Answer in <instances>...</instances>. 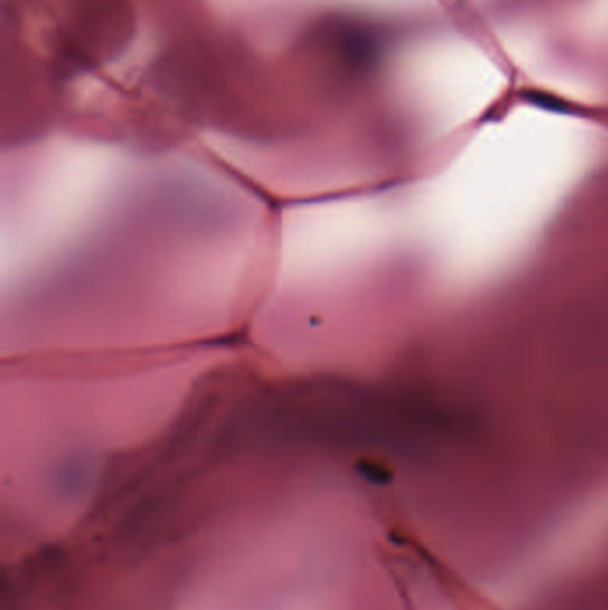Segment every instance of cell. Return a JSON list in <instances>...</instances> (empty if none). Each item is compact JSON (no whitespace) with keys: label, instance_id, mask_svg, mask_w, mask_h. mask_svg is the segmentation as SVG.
<instances>
[{"label":"cell","instance_id":"6da1fadb","mask_svg":"<svg viewBox=\"0 0 608 610\" xmlns=\"http://www.w3.org/2000/svg\"><path fill=\"white\" fill-rule=\"evenodd\" d=\"M584 161V134L557 118H519L475 141L428 195V238L443 272L475 282L502 270L550 220Z\"/></svg>","mask_w":608,"mask_h":610}]
</instances>
